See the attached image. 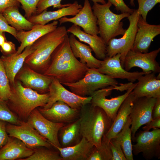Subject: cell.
Masks as SVG:
<instances>
[{"label": "cell", "mask_w": 160, "mask_h": 160, "mask_svg": "<svg viewBox=\"0 0 160 160\" xmlns=\"http://www.w3.org/2000/svg\"><path fill=\"white\" fill-rule=\"evenodd\" d=\"M157 98H135L129 116L131 121L132 139L134 141L136 132L141 126L152 119V111Z\"/></svg>", "instance_id": "obj_12"}, {"label": "cell", "mask_w": 160, "mask_h": 160, "mask_svg": "<svg viewBox=\"0 0 160 160\" xmlns=\"http://www.w3.org/2000/svg\"><path fill=\"white\" fill-rule=\"evenodd\" d=\"M75 94L82 97L92 96L96 91L119 84L115 79L99 72L97 68H89L84 76L73 83H64Z\"/></svg>", "instance_id": "obj_6"}, {"label": "cell", "mask_w": 160, "mask_h": 160, "mask_svg": "<svg viewBox=\"0 0 160 160\" xmlns=\"http://www.w3.org/2000/svg\"><path fill=\"white\" fill-rule=\"evenodd\" d=\"M67 31L74 35L80 41L88 44L97 59L103 60L107 57L106 44L100 36L86 33L80 27L74 24L67 29Z\"/></svg>", "instance_id": "obj_23"}, {"label": "cell", "mask_w": 160, "mask_h": 160, "mask_svg": "<svg viewBox=\"0 0 160 160\" xmlns=\"http://www.w3.org/2000/svg\"><path fill=\"white\" fill-rule=\"evenodd\" d=\"M49 98L44 109L49 108L56 102H64L71 107L80 109L83 105L91 103L92 96L82 97L65 88L56 78L52 77L49 86Z\"/></svg>", "instance_id": "obj_9"}, {"label": "cell", "mask_w": 160, "mask_h": 160, "mask_svg": "<svg viewBox=\"0 0 160 160\" xmlns=\"http://www.w3.org/2000/svg\"><path fill=\"white\" fill-rule=\"evenodd\" d=\"M38 109L46 118L56 123L71 122L79 118L80 114V109L72 108L61 101L56 102L49 108Z\"/></svg>", "instance_id": "obj_19"}, {"label": "cell", "mask_w": 160, "mask_h": 160, "mask_svg": "<svg viewBox=\"0 0 160 160\" xmlns=\"http://www.w3.org/2000/svg\"><path fill=\"white\" fill-rule=\"evenodd\" d=\"M0 120L18 125L21 121L10 109L6 102L0 98Z\"/></svg>", "instance_id": "obj_35"}, {"label": "cell", "mask_w": 160, "mask_h": 160, "mask_svg": "<svg viewBox=\"0 0 160 160\" xmlns=\"http://www.w3.org/2000/svg\"><path fill=\"white\" fill-rule=\"evenodd\" d=\"M79 118L82 137L95 147L100 146L103 137L113 123L111 120L102 108L91 103L81 108Z\"/></svg>", "instance_id": "obj_3"}, {"label": "cell", "mask_w": 160, "mask_h": 160, "mask_svg": "<svg viewBox=\"0 0 160 160\" xmlns=\"http://www.w3.org/2000/svg\"><path fill=\"white\" fill-rule=\"evenodd\" d=\"M137 27L132 50L142 53L148 52L153 38L160 34V25L149 24L140 15L138 20Z\"/></svg>", "instance_id": "obj_18"}, {"label": "cell", "mask_w": 160, "mask_h": 160, "mask_svg": "<svg viewBox=\"0 0 160 160\" xmlns=\"http://www.w3.org/2000/svg\"><path fill=\"white\" fill-rule=\"evenodd\" d=\"M11 95L5 101L10 109L20 121H26L31 112L38 107H43L47 103L49 92L40 94L25 87L19 80L10 85Z\"/></svg>", "instance_id": "obj_4"}, {"label": "cell", "mask_w": 160, "mask_h": 160, "mask_svg": "<svg viewBox=\"0 0 160 160\" xmlns=\"http://www.w3.org/2000/svg\"><path fill=\"white\" fill-rule=\"evenodd\" d=\"M58 137L62 148L72 146L79 143L82 137L79 118L63 126L59 131Z\"/></svg>", "instance_id": "obj_29"}, {"label": "cell", "mask_w": 160, "mask_h": 160, "mask_svg": "<svg viewBox=\"0 0 160 160\" xmlns=\"http://www.w3.org/2000/svg\"><path fill=\"white\" fill-rule=\"evenodd\" d=\"M67 34L66 27L60 26L39 38L32 44L34 50L27 57L24 63L43 74L49 64L53 52Z\"/></svg>", "instance_id": "obj_2"}, {"label": "cell", "mask_w": 160, "mask_h": 160, "mask_svg": "<svg viewBox=\"0 0 160 160\" xmlns=\"http://www.w3.org/2000/svg\"><path fill=\"white\" fill-rule=\"evenodd\" d=\"M112 158L109 142L102 143L99 147H94L87 160H112Z\"/></svg>", "instance_id": "obj_33"}, {"label": "cell", "mask_w": 160, "mask_h": 160, "mask_svg": "<svg viewBox=\"0 0 160 160\" xmlns=\"http://www.w3.org/2000/svg\"><path fill=\"white\" fill-rule=\"evenodd\" d=\"M153 119L160 117V97L157 98L152 112Z\"/></svg>", "instance_id": "obj_46"}, {"label": "cell", "mask_w": 160, "mask_h": 160, "mask_svg": "<svg viewBox=\"0 0 160 160\" xmlns=\"http://www.w3.org/2000/svg\"><path fill=\"white\" fill-rule=\"evenodd\" d=\"M81 4L75 1L68 6L63 7L57 10L48 11L45 10L41 13L33 15L28 20L34 24L45 25L52 20H56L67 16H75L82 7Z\"/></svg>", "instance_id": "obj_25"}, {"label": "cell", "mask_w": 160, "mask_h": 160, "mask_svg": "<svg viewBox=\"0 0 160 160\" xmlns=\"http://www.w3.org/2000/svg\"><path fill=\"white\" fill-rule=\"evenodd\" d=\"M11 93L9 81L0 57V98L6 101Z\"/></svg>", "instance_id": "obj_34"}, {"label": "cell", "mask_w": 160, "mask_h": 160, "mask_svg": "<svg viewBox=\"0 0 160 160\" xmlns=\"http://www.w3.org/2000/svg\"><path fill=\"white\" fill-rule=\"evenodd\" d=\"M89 68L73 55L67 34L53 52L49 64L43 74L56 78L61 84L71 83L82 78Z\"/></svg>", "instance_id": "obj_1"}, {"label": "cell", "mask_w": 160, "mask_h": 160, "mask_svg": "<svg viewBox=\"0 0 160 160\" xmlns=\"http://www.w3.org/2000/svg\"><path fill=\"white\" fill-rule=\"evenodd\" d=\"M132 145V152L135 155L142 153L147 160L154 158H160V129L156 128L151 131H140L135 135Z\"/></svg>", "instance_id": "obj_8"}, {"label": "cell", "mask_w": 160, "mask_h": 160, "mask_svg": "<svg viewBox=\"0 0 160 160\" xmlns=\"http://www.w3.org/2000/svg\"><path fill=\"white\" fill-rule=\"evenodd\" d=\"M142 127L144 131H149L151 129L160 128V117L153 119Z\"/></svg>", "instance_id": "obj_45"}, {"label": "cell", "mask_w": 160, "mask_h": 160, "mask_svg": "<svg viewBox=\"0 0 160 160\" xmlns=\"http://www.w3.org/2000/svg\"><path fill=\"white\" fill-rule=\"evenodd\" d=\"M0 31L7 32L16 38L17 31L7 23L2 14L0 13Z\"/></svg>", "instance_id": "obj_41"}, {"label": "cell", "mask_w": 160, "mask_h": 160, "mask_svg": "<svg viewBox=\"0 0 160 160\" xmlns=\"http://www.w3.org/2000/svg\"><path fill=\"white\" fill-rule=\"evenodd\" d=\"M26 121L52 146L61 147L58 134L60 129L65 124L49 120L41 114L37 108L31 112Z\"/></svg>", "instance_id": "obj_13"}, {"label": "cell", "mask_w": 160, "mask_h": 160, "mask_svg": "<svg viewBox=\"0 0 160 160\" xmlns=\"http://www.w3.org/2000/svg\"><path fill=\"white\" fill-rule=\"evenodd\" d=\"M112 5L108 1L104 4L95 3L92 7L97 18L99 34L106 44L111 39L124 34L126 30L121 20L130 15L127 13H114L110 9Z\"/></svg>", "instance_id": "obj_5"}, {"label": "cell", "mask_w": 160, "mask_h": 160, "mask_svg": "<svg viewBox=\"0 0 160 160\" xmlns=\"http://www.w3.org/2000/svg\"><path fill=\"white\" fill-rule=\"evenodd\" d=\"M94 3H100L102 4H104L106 3L105 0H91Z\"/></svg>", "instance_id": "obj_48"}, {"label": "cell", "mask_w": 160, "mask_h": 160, "mask_svg": "<svg viewBox=\"0 0 160 160\" xmlns=\"http://www.w3.org/2000/svg\"><path fill=\"white\" fill-rule=\"evenodd\" d=\"M135 99L132 91L119 107L110 128L102 138V143H109L121 130L130 114Z\"/></svg>", "instance_id": "obj_22"}, {"label": "cell", "mask_w": 160, "mask_h": 160, "mask_svg": "<svg viewBox=\"0 0 160 160\" xmlns=\"http://www.w3.org/2000/svg\"><path fill=\"white\" fill-rule=\"evenodd\" d=\"M19 8L13 7L7 8L2 13L8 23L17 31H28L34 24L20 12Z\"/></svg>", "instance_id": "obj_30"}, {"label": "cell", "mask_w": 160, "mask_h": 160, "mask_svg": "<svg viewBox=\"0 0 160 160\" xmlns=\"http://www.w3.org/2000/svg\"><path fill=\"white\" fill-rule=\"evenodd\" d=\"M140 15L137 9H134L127 17L129 25L123 36L119 39L113 38L106 44L107 57H112L120 54L121 65L124 68L125 57L133 47L137 29V22Z\"/></svg>", "instance_id": "obj_7"}, {"label": "cell", "mask_w": 160, "mask_h": 160, "mask_svg": "<svg viewBox=\"0 0 160 160\" xmlns=\"http://www.w3.org/2000/svg\"><path fill=\"white\" fill-rule=\"evenodd\" d=\"M52 77L36 71L24 63L16 75L15 79L22 82L25 87L44 94L49 92Z\"/></svg>", "instance_id": "obj_17"}, {"label": "cell", "mask_w": 160, "mask_h": 160, "mask_svg": "<svg viewBox=\"0 0 160 160\" xmlns=\"http://www.w3.org/2000/svg\"><path fill=\"white\" fill-rule=\"evenodd\" d=\"M34 152L17 138L9 136L6 143L0 148V160H20L27 158Z\"/></svg>", "instance_id": "obj_24"}, {"label": "cell", "mask_w": 160, "mask_h": 160, "mask_svg": "<svg viewBox=\"0 0 160 160\" xmlns=\"http://www.w3.org/2000/svg\"><path fill=\"white\" fill-rule=\"evenodd\" d=\"M58 24L57 20H54L45 25L34 24L32 28L28 31H17L16 39L20 44L15 54H20L27 47L32 45L43 35L55 30L57 27Z\"/></svg>", "instance_id": "obj_20"}, {"label": "cell", "mask_w": 160, "mask_h": 160, "mask_svg": "<svg viewBox=\"0 0 160 160\" xmlns=\"http://www.w3.org/2000/svg\"><path fill=\"white\" fill-rule=\"evenodd\" d=\"M131 121L129 116L121 130L114 138L120 143L127 160H133Z\"/></svg>", "instance_id": "obj_31"}, {"label": "cell", "mask_w": 160, "mask_h": 160, "mask_svg": "<svg viewBox=\"0 0 160 160\" xmlns=\"http://www.w3.org/2000/svg\"><path fill=\"white\" fill-rule=\"evenodd\" d=\"M33 149L34 152L32 155L20 160H63L58 151H53L43 146L37 147Z\"/></svg>", "instance_id": "obj_32"}, {"label": "cell", "mask_w": 160, "mask_h": 160, "mask_svg": "<svg viewBox=\"0 0 160 160\" xmlns=\"http://www.w3.org/2000/svg\"><path fill=\"white\" fill-rule=\"evenodd\" d=\"M62 0H40L37 6V14H39L50 7L59 9L69 6L71 4H61Z\"/></svg>", "instance_id": "obj_38"}, {"label": "cell", "mask_w": 160, "mask_h": 160, "mask_svg": "<svg viewBox=\"0 0 160 160\" xmlns=\"http://www.w3.org/2000/svg\"><path fill=\"white\" fill-rule=\"evenodd\" d=\"M130 4L132 6H135L134 0H130Z\"/></svg>", "instance_id": "obj_49"}, {"label": "cell", "mask_w": 160, "mask_h": 160, "mask_svg": "<svg viewBox=\"0 0 160 160\" xmlns=\"http://www.w3.org/2000/svg\"><path fill=\"white\" fill-rule=\"evenodd\" d=\"M69 44L72 52L80 62L86 65L89 68H98L100 66L102 60L92 55V49L89 46L78 40L76 36L71 34L69 36Z\"/></svg>", "instance_id": "obj_27"}, {"label": "cell", "mask_w": 160, "mask_h": 160, "mask_svg": "<svg viewBox=\"0 0 160 160\" xmlns=\"http://www.w3.org/2000/svg\"><path fill=\"white\" fill-rule=\"evenodd\" d=\"M20 3L17 0H0V13H2L7 8L13 7H20Z\"/></svg>", "instance_id": "obj_44"}, {"label": "cell", "mask_w": 160, "mask_h": 160, "mask_svg": "<svg viewBox=\"0 0 160 160\" xmlns=\"http://www.w3.org/2000/svg\"><path fill=\"white\" fill-rule=\"evenodd\" d=\"M94 145L82 137L80 142L67 147H54L59 151L63 160H87Z\"/></svg>", "instance_id": "obj_28"}, {"label": "cell", "mask_w": 160, "mask_h": 160, "mask_svg": "<svg viewBox=\"0 0 160 160\" xmlns=\"http://www.w3.org/2000/svg\"><path fill=\"white\" fill-rule=\"evenodd\" d=\"M113 4L117 11L121 13H127L131 14L134 9L129 7L124 3L123 0H107Z\"/></svg>", "instance_id": "obj_40"}, {"label": "cell", "mask_w": 160, "mask_h": 160, "mask_svg": "<svg viewBox=\"0 0 160 160\" xmlns=\"http://www.w3.org/2000/svg\"><path fill=\"white\" fill-rule=\"evenodd\" d=\"M109 144L112 154V160H127L118 141L113 138L109 141Z\"/></svg>", "instance_id": "obj_39"}, {"label": "cell", "mask_w": 160, "mask_h": 160, "mask_svg": "<svg viewBox=\"0 0 160 160\" xmlns=\"http://www.w3.org/2000/svg\"><path fill=\"white\" fill-rule=\"evenodd\" d=\"M136 84H133L124 94L111 99H108L106 97L111 94L113 90H117L118 86H111L99 89L92 95L91 103L102 108L113 122L121 104L132 91Z\"/></svg>", "instance_id": "obj_10"}, {"label": "cell", "mask_w": 160, "mask_h": 160, "mask_svg": "<svg viewBox=\"0 0 160 160\" xmlns=\"http://www.w3.org/2000/svg\"><path fill=\"white\" fill-rule=\"evenodd\" d=\"M7 40L5 32L0 31V48Z\"/></svg>", "instance_id": "obj_47"}, {"label": "cell", "mask_w": 160, "mask_h": 160, "mask_svg": "<svg viewBox=\"0 0 160 160\" xmlns=\"http://www.w3.org/2000/svg\"><path fill=\"white\" fill-rule=\"evenodd\" d=\"M6 129L9 136L17 138L31 149L41 146L49 148L52 146L27 121H21L18 125L7 123Z\"/></svg>", "instance_id": "obj_11"}, {"label": "cell", "mask_w": 160, "mask_h": 160, "mask_svg": "<svg viewBox=\"0 0 160 160\" xmlns=\"http://www.w3.org/2000/svg\"><path fill=\"white\" fill-rule=\"evenodd\" d=\"M34 50L32 45L27 47L22 53L0 57L10 85L15 83V76L23 67L25 58Z\"/></svg>", "instance_id": "obj_26"}, {"label": "cell", "mask_w": 160, "mask_h": 160, "mask_svg": "<svg viewBox=\"0 0 160 160\" xmlns=\"http://www.w3.org/2000/svg\"><path fill=\"white\" fill-rule=\"evenodd\" d=\"M60 24L70 22L81 27L84 32L91 35L99 34L97 18L94 15L88 0H85L83 6L74 17L65 16L58 20Z\"/></svg>", "instance_id": "obj_16"}, {"label": "cell", "mask_w": 160, "mask_h": 160, "mask_svg": "<svg viewBox=\"0 0 160 160\" xmlns=\"http://www.w3.org/2000/svg\"><path fill=\"white\" fill-rule=\"evenodd\" d=\"M7 123L5 121L0 120V148L6 143L9 138L6 129Z\"/></svg>", "instance_id": "obj_43"}, {"label": "cell", "mask_w": 160, "mask_h": 160, "mask_svg": "<svg viewBox=\"0 0 160 160\" xmlns=\"http://www.w3.org/2000/svg\"><path fill=\"white\" fill-rule=\"evenodd\" d=\"M132 92L135 98L160 97V79L151 72L140 76Z\"/></svg>", "instance_id": "obj_21"}, {"label": "cell", "mask_w": 160, "mask_h": 160, "mask_svg": "<svg viewBox=\"0 0 160 160\" xmlns=\"http://www.w3.org/2000/svg\"><path fill=\"white\" fill-rule=\"evenodd\" d=\"M120 54L112 57H107L102 60L100 67L97 68L100 73L114 79H126L133 83L141 76L146 73L143 72H129L122 66Z\"/></svg>", "instance_id": "obj_15"}, {"label": "cell", "mask_w": 160, "mask_h": 160, "mask_svg": "<svg viewBox=\"0 0 160 160\" xmlns=\"http://www.w3.org/2000/svg\"><path fill=\"white\" fill-rule=\"evenodd\" d=\"M25 12L24 16L28 20L37 14V6L40 0H17Z\"/></svg>", "instance_id": "obj_37"}, {"label": "cell", "mask_w": 160, "mask_h": 160, "mask_svg": "<svg viewBox=\"0 0 160 160\" xmlns=\"http://www.w3.org/2000/svg\"><path fill=\"white\" fill-rule=\"evenodd\" d=\"M138 4V12L142 18L146 21L148 13L157 4L160 3V0H137Z\"/></svg>", "instance_id": "obj_36"}, {"label": "cell", "mask_w": 160, "mask_h": 160, "mask_svg": "<svg viewBox=\"0 0 160 160\" xmlns=\"http://www.w3.org/2000/svg\"><path fill=\"white\" fill-rule=\"evenodd\" d=\"M160 48L147 53H142L130 50L126 55L124 62V68L129 71L134 67L141 68L143 72L159 73L160 67L156 60Z\"/></svg>", "instance_id": "obj_14"}, {"label": "cell", "mask_w": 160, "mask_h": 160, "mask_svg": "<svg viewBox=\"0 0 160 160\" xmlns=\"http://www.w3.org/2000/svg\"><path fill=\"white\" fill-rule=\"evenodd\" d=\"M0 51L3 55L8 56L15 53L17 50L15 44L7 40L0 47Z\"/></svg>", "instance_id": "obj_42"}]
</instances>
